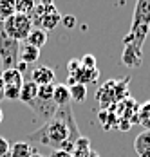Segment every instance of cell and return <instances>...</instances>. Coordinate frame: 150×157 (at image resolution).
Wrapping results in <instances>:
<instances>
[{
	"instance_id": "obj_1",
	"label": "cell",
	"mask_w": 150,
	"mask_h": 157,
	"mask_svg": "<svg viewBox=\"0 0 150 157\" xmlns=\"http://www.w3.org/2000/svg\"><path fill=\"white\" fill-rule=\"evenodd\" d=\"M78 137H80V130H78V123L74 121L73 109L71 105H65V107H58V110L49 121H45L36 132L29 134L27 143L53 148V152L61 150L71 154Z\"/></svg>"
},
{
	"instance_id": "obj_2",
	"label": "cell",
	"mask_w": 150,
	"mask_h": 157,
	"mask_svg": "<svg viewBox=\"0 0 150 157\" xmlns=\"http://www.w3.org/2000/svg\"><path fill=\"white\" fill-rule=\"evenodd\" d=\"M150 33V0H137L132 15L130 31L123 38L121 62L128 69H136L143 62V45Z\"/></svg>"
},
{
	"instance_id": "obj_3",
	"label": "cell",
	"mask_w": 150,
	"mask_h": 157,
	"mask_svg": "<svg viewBox=\"0 0 150 157\" xmlns=\"http://www.w3.org/2000/svg\"><path fill=\"white\" fill-rule=\"evenodd\" d=\"M29 18L33 22V27H38L47 34L61 22L60 11L53 2H36L33 6V11L29 13Z\"/></svg>"
},
{
	"instance_id": "obj_4",
	"label": "cell",
	"mask_w": 150,
	"mask_h": 157,
	"mask_svg": "<svg viewBox=\"0 0 150 157\" xmlns=\"http://www.w3.org/2000/svg\"><path fill=\"white\" fill-rule=\"evenodd\" d=\"M18 52H20V42L9 38L4 31V24H2L0 25V63H2V71L16 69Z\"/></svg>"
},
{
	"instance_id": "obj_5",
	"label": "cell",
	"mask_w": 150,
	"mask_h": 157,
	"mask_svg": "<svg viewBox=\"0 0 150 157\" xmlns=\"http://www.w3.org/2000/svg\"><path fill=\"white\" fill-rule=\"evenodd\" d=\"M4 31L9 38H13L16 42H26V38L33 31V22L27 15L15 13L4 22Z\"/></svg>"
},
{
	"instance_id": "obj_6",
	"label": "cell",
	"mask_w": 150,
	"mask_h": 157,
	"mask_svg": "<svg viewBox=\"0 0 150 157\" xmlns=\"http://www.w3.org/2000/svg\"><path fill=\"white\" fill-rule=\"evenodd\" d=\"M2 79H4V98L9 101H20L24 74L18 69H7V71H2Z\"/></svg>"
},
{
	"instance_id": "obj_7",
	"label": "cell",
	"mask_w": 150,
	"mask_h": 157,
	"mask_svg": "<svg viewBox=\"0 0 150 157\" xmlns=\"http://www.w3.org/2000/svg\"><path fill=\"white\" fill-rule=\"evenodd\" d=\"M98 101H100V107L103 110H110L114 103H118V98H116V81H109L103 87H100L98 90Z\"/></svg>"
},
{
	"instance_id": "obj_8",
	"label": "cell",
	"mask_w": 150,
	"mask_h": 157,
	"mask_svg": "<svg viewBox=\"0 0 150 157\" xmlns=\"http://www.w3.org/2000/svg\"><path fill=\"white\" fill-rule=\"evenodd\" d=\"M54 69L42 65V67H36L31 71V81L38 87H44V85H54Z\"/></svg>"
},
{
	"instance_id": "obj_9",
	"label": "cell",
	"mask_w": 150,
	"mask_h": 157,
	"mask_svg": "<svg viewBox=\"0 0 150 157\" xmlns=\"http://www.w3.org/2000/svg\"><path fill=\"white\" fill-rule=\"evenodd\" d=\"M134 152L137 157H150V132L143 130L134 139Z\"/></svg>"
},
{
	"instance_id": "obj_10",
	"label": "cell",
	"mask_w": 150,
	"mask_h": 157,
	"mask_svg": "<svg viewBox=\"0 0 150 157\" xmlns=\"http://www.w3.org/2000/svg\"><path fill=\"white\" fill-rule=\"evenodd\" d=\"M38 58H40V49L33 47V45L26 44V42H22V44H20L18 62H22V63H26V65H29V63H34Z\"/></svg>"
},
{
	"instance_id": "obj_11",
	"label": "cell",
	"mask_w": 150,
	"mask_h": 157,
	"mask_svg": "<svg viewBox=\"0 0 150 157\" xmlns=\"http://www.w3.org/2000/svg\"><path fill=\"white\" fill-rule=\"evenodd\" d=\"M71 78H74L76 83H81V85H89V83H96L98 78H100V71H98V67L96 69H80L78 72H74Z\"/></svg>"
},
{
	"instance_id": "obj_12",
	"label": "cell",
	"mask_w": 150,
	"mask_h": 157,
	"mask_svg": "<svg viewBox=\"0 0 150 157\" xmlns=\"http://www.w3.org/2000/svg\"><path fill=\"white\" fill-rule=\"evenodd\" d=\"M36 154V148L29 144L27 141H18L11 146L9 150V155L11 157H33Z\"/></svg>"
},
{
	"instance_id": "obj_13",
	"label": "cell",
	"mask_w": 150,
	"mask_h": 157,
	"mask_svg": "<svg viewBox=\"0 0 150 157\" xmlns=\"http://www.w3.org/2000/svg\"><path fill=\"white\" fill-rule=\"evenodd\" d=\"M53 101L56 103V107H65V105H69V103H71V92H69V87H67L65 83L54 85Z\"/></svg>"
},
{
	"instance_id": "obj_14",
	"label": "cell",
	"mask_w": 150,
	"mask_h": 157,
	"mask_svg": "<svg viewBox=\"0 0 150 157\" xmlns=\"http://www.w3.org/2000/svg\"><path fill=\"white\" fill-rule=\"evenodd\" d=\"M47 38H49V34L45 31L38 29V27H33L29 36L26 38V44H29V45H33V47H36V49H42L47 44Z\"/></svg>"
},
{
	"instance_id": "obj_15",
	"label": "cell",
	"mask_w": 150,
	"mask_h": 157,
	"mask_svg": "<svg viewBox=\"0 0 150 157\" xmlns=\"http://www.w3.org/2000/svg\"><path fill=\"white\" fill-rule=\"evenodd\" d=\"M38 96V85H34L31 79L24 81V87H22V92H20V101L29 105L31 101H34Z\"/></svg>"
},
{
	"instance_id": "obj_16",
	"label": "cell",
	"mask_w": 150,
	"mask_h": 157,
	"mask_svg": "<svg viewBox=\"0 0 150 157\" xmlns=\"http://www.w3.org/2000/svg\"><path fill=\"white\" fill-rule=\"evenodd\" d=\"M90 141L87 137H78V141H76L74 148H73V152H71V157H89L90 154Z\"/></svg>"
},
{
	"instance_id": "obj_17",
	"label": "cell",
	"mask_w": 150,
	"mask_h": 157,
	"mask_svg": "<svg viewBox=\"0 0 150 157\" xmlns=\"http://www.w3.org/2000/svg\"><path fill=\"white\" fill-rule=\"evenodd\" d=\"M137 123L145 130L150 132V99L145 101L143 105H139V109H137Z\"/></svg>"
},
{
	"instance_id": "obj_18",
	"label": "cell",
	"mask_w": 150,
	"mask_h": 157,
	"mask_svg": "<svg viewBox=\"0 0 150 157\" xmlns=\"http://www.w3.org/2000/svg\"><path fill=\"white\" fill-rule=\"evenodd\" d=\"M69 92H71V101L83 103L85 98H87V87L81 85V83H74V85L69 87Z\"/></svg>"
},
{
	"instance_id": "obj_19",
	"label": "cell",
	"mask_w": 150,
	"mask_h": 157,
	"mask_svg": "<svg viewBox=\"0 0 150 157\" xmlns=\"http://www.w3.org/2000/svg\"><path fill=\"white\" fill-rule=\"evenodd\" d=\"M11 15H15V2H11V0H2V2H0V16L4 18V22H6Z\"/></svg>"
},
{
	"instance_id": "obj_20",
	"label": "cell",
	"mask_w": 150,
	"mask_h": 157,
	"mask_svg": "<svg viewBox=\"0 0 150 157\" xmlns=\"http://www.w3.org/2000/svg\"><path fill=\"white\" fill-rule=\"evenodd\" d=\"M53 92H54V85H44L38 87V99L42 101H53Z\"/></svg>"
},
{
	"instance_id": "obj_21",
	"label": "cell",
	"mask_w": 150,
	"mask_h": 157,
	"mask_svg": "<svg viewBox=\"0 0 150 157\" xmlns=\"http://www.w3.org/2000/svg\"><path fill=\"white\" fill-rule=\"evenodd\" d=\"M80 63L83 69H96V58L92 54H85L83 58H80Z\"/></svg>"
},
{
	"instance_id": "obj_22",
	"label": "cell",
	"mask_w": 150,
	"mask_h": 157,
	"mask_svg": "<svg viewBox=\"0 0 150 157\" xmlns=\"http://www.w3.org/2000/svg\"><path fill=\"white\" fill-rule=\"evenodd\" d=\"M81 69V63H80V60L78 58H74V60H71V62L67 63V71H69V76H73L74 72H78Z\"/></svg>"
},
{
	"instance_id": "obj_23",
	"label": "cell",
	"mask_w": 150,
	"mask_h": 157,
	"mask_svg": "<svg viewBox=\"0 0 150 157\" xmlns=\"http://www.w3.org/2000/svg\"><path fill=\"white\" fill-rule=\"evenodd\" d=\"M61 22H63V25H65L67 29H74V27H76L74 15H63V16H61Z\"/></svg>"
},
{
	"instance_id": "obj_24",
	"label": "cell",
	"mask_w": 150,
	"mask_h": 157,
	"mask_svg": "<svg viewBox=\"0 0 150 157\" xmlns=\"http://www.w3.org/2000/svg\"><path fill=\"white\" fill-rule=\"evenodd\" d=\"M9 150H11V144H9V141H7L6 137H2V136H0V157L7 155V154H9Z\"/></svg>"
},
{
	"instance_id": "obj_25",
	"label": "cell",
	"mask_w": 150,
	"mask_h": 157,
	"mask_svg": "<svg viewBox=\"0 0 150 157\" xmlns=\"http://www.w3.org/2000/svg\"><path fill=\"white\" fill-rule=\"evenodd\" d=\"M49 157H71V154L69 152H61V150H54Z\"/></svg>"
},
{
	"instance_id": "obj_26",
	"label": "cell",
	"mask_w": 150,
	"mask_h": 157,
	"mask_svg": "<svg viewBox=\"0 0 150 157\" xmlns=\"http://www.w3.org/2000/svg\"><path fill=\"white\" fill-rule=\"evenodd\" d=\"M4 99V79H2V71H0V101Z\"/></svg>"
},
{
	"instance_id": "obj_27",
	"label": "cell",
	"mask_w": 150,
	"mask_h": 157,
	"mask_svg": "<svg viewBox=\"0 0 150 157\" xmlns=\"http://www.w3.org/2000/svg\"><path fill=\"white\" fill-rule=\"evenodd\" d=\"M89 157H100V154H98V152H94V150H90Z\"/></svg>"
},
{
	"instance_id": "obj_28",
	"label": "cell",
	"mask_w": 150,
	"mask_h": 157,
	"mask_svg": "<svg viewBox=\"0 0 150 157\" xmlns=\"http://www.w3.org/2000/svg\"><path fill=\"white\" fill-rule=\"evenodd\" d=\"M2 119H4V112H2V109H0V123H2Z\"/></svg>"
},
{
	"instance_id": "obj_29",
	"label": "cell",
	"mask_w": 150,
	"mask_h": 157,
	"mask_svg": "<svg viewBox=\"0 0 150 157\" xmlns=\"http://www.w3.org/2000/svg\"><path fill=\"white\" fill-rule=\"evenodd\" d=\"M2 24H4V18H2V16H0V25H2Z\"/></svg>"
}]
</instances>
